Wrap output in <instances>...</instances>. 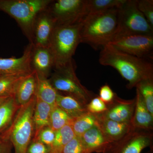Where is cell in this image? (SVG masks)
I'll list each match as a JSON object with an SVG mask.
<instances>
[{
  "label": "cell",
  "mask_w": 153,
  "mask_h": 153,
  "mask_svg": "<svg viewBox=\"0 0 153 153\" xmlns=\"http://www.w3.org/2000/svg\"><path fill=\"white\" fill-rule=\"evenodd\" d=\"M99 63L112 67L128 82L127 88L136 87L141 81L153 78V65L148 59L139 58L107 44L101 49Z\"/></svg>",
  "instance_id": "6da1fadb"
},
{
  "label": "cell",
  "mask_w": 153,
  "mask_h": 153,
  "mask_svg": "<svg viewBox=\"0 0 153 153\" xmlns=\"http://www.w3.org/2000/svg\"><path fill=\"white\" fill-rule=\"evenodd\" d=\"M118 8L89 14L82 20L81 43L94 49L102 48L115 37L118 29Z\"/></svg>",
  "instance_id": "7a4b0ae2"
},
{
  "label": "cell",
  "mask_w": 153,
  "mask_h": 153,
  "mask_svg": "<svg viewBox=\"0 0 153 153\" xmlns=\"http://www.w3.org/2000/svg\"><path fill=\"white\" fill-rule=\"evenodd\" d=\"M82 22L72 25H57L53 32L49 48L55 61V68L65 66L73 61L80 41Z\"/></svg>",
  "instance_id": "3957f363"
},
{
  "label": "cell",
  "mask_w": 153,
  "mask_h": 153,
  "mask_svg": "<svg viewBox=\"0 0 153 153\" xmlns=\"http://www.w3.org/2000/svg\"><path fill=\"white\" fill-rule=\"evenodd\" d=\"M52 0H0V10L16 20L30 43L33 39L34 22L38 14Z\"/></svg>",
  "instance_id": "277c9868"
},
{
  "label": "cell",
  "mask_w": 153,
  "mask_h": 153,
  "mask_svg": "<svg viewBox=\"0 0 153 153\" xmlns=\"http://www.w3.org/2000/svg\"><path fill=\"white\" fill-rule=\"evenodd\" d=\"M36 103V96L28 103L20 106L13 122L6 130L15 153H26L34 134L33 114Z\"/></svg>",
  "instance_id": "5b68a950"
},
{
  "label": "cell",
  "mask_w": 153,
  "mask_h": 153,
  "mask_svg": "<svg viewBox=\"0 0 153 153\" xmlns=\"http://www.w3.org/2000/svg\"><path fill=\"white\" fill-rule=\"evenodd\" d=\"M73 61L54 69L49 79L57 92L74 97L84 105H86L93 98V94L81 84L75 73Z\"/></svg>",
  "instance_id": "8992f818"
},
{
  "label": "cell",
  "mask_w": 153,
  "mask_h": 153,
  "mask_svg": "<svg viewBox=\"0 0 153 153\" xmlns=\"http://www.w3.org/2000/svg\"><path fill=\"white\" fill-rule=\"evenodd\" d=\"M135 34L153 35V28L138 8L137 0H126L118 8V29L115 38Z\"/></svg>",
  "instance_id": "52a82bcc"
},
{
  "label": "cell",
  "mask_w": 153,
  "mask_h": 153,
  "mask_svg": "<svg viewBox=\"0 0 153 153\" xmlns=\"http://www.w3.org/2000/svg\"><path fill=\"white\" fill-rule=\"evenodd\" d=\"M86 0H52L47 10L56 26L82 22L85 15Z\"/></svg>",
  "instance_id": "ba28073f"
},
{
  "label": "cell",
  "mask_w": 153,
  "mask_h": 153,
  "mask_svg": "<svg viewBox=\"0 0 153 153\" xmlns=\"http://www.w3.org/2000/svg\"><path fill=\"white\" fill-rule=\"evenodd\" d=\"M116 49L139 58H152L153 35H125L116 37L109 44Z\"/></svg>",
  "instance_id": "9c48e42d"
},
{
  "label": "cell",
  "mask_w": 153,
  "mask_h": 153,
  "mask_svg": "<svg viewBox=\"0 0 153 153\" xmlns=\"http://www.w3.org/2000/svg\"><path fill=\"white\" fill-rule=\"evenodd\" d=\"M56 25L47 8L40 13L35 20L31 44L35 47H49Z\"/></svg>",
  "instance_id": "30bf717a"
},
{
  "label": "cell",
  "mask_w": 153,
  "mask_h": 153,
  "mask_svg": "<svg viewBox=\"0 0 153 153\" xmlns=\"http://www.w3.org/2000/svg\"><path fill=\"white\" fill-rule=\"evenodd\" d=\"M33 45L29 43L23 55L19 58H0V74H28L33 71L31 57Z\"/></svg>",
  "instance_id": "8fae6325"
},
{
  "label": "cell",
  "mask_w": 153,
  "mask_h": 153,
  "mask_svg": "<svg viewBox=\"0 0 153 153\" xmlns=\"http://www.w3.org/2000/svg\"><path fill=\"white\" fill-rule=\"evenodd\" d=\"M106 105V111L100 114L102 116L118 122H131L134 111L135 99L123 100L116 95L113 101Z\"/></svg>",
  "instance_id": "7c38bea8"
},
{
  "label": "cell",
  "mask_w": 153,
  "mask_h": 153,
  "mask_svg": "<svg viewBox=\"0 0 153 153\" xmlns=\"http://www.w3.org/2000/svg\"><path fill=\"white\" fill-rule=\"evenodd\" d=\"M152 139L151 131L134 128L118 140L123 145L120 153H141L143 149L151 145Z\"/></svg>",
  "instance_id": "4fadbf2b"
},
{
  "label": "cell",
  "mask_w": 153,
  "mask_h": 153,
  "mask_svg": "<svg viewBox=\"0 0 153 153\" xmlns=\"http://www.w3.org/2000/svg\"><path fill=\"white\" fill-rule=\"evenodd\" d=\"M31 67L40 77L48 78L55 68V61L49 47H35L33 46Z\"/></svg>",
  "instance_id": "5bb4252c"
},
{
  "label": "cell",
  "mask_w": 153,
  "mask_h": 153,
  "mask_svg": "<svg viewBox=\"0 0 153 153\" xmlns=\"http://www.w3.org/2000/svg\"><path fill=\"white\" fill-rule=\"evenodd\" d=\"M95 115L97 119V124L111 143L119 140L134 128L131 122H118L108 119L100 114H95Z\"/></svg>",
  "instance_id": "9a60e30c"
},
{
  "label": "cell",
  "mask_w": 153,
  "mask_h": 153,
  "mask_svg": "<svg viewBox=\"0 0 153 153\" xmlns=\"http://www.w3.org/2000/svg\"><path fill=\"white\" fill-rule=\"evenodd\" d=\"M134 128L151 131L153 129V116L148 110L139 91L136 88L135 106L131 121Z\"/></svg>",
  "instance_id": "2e32d148"
},
{
  "label": "cell",
  "mask_w": 153,
  "mask_h": 153,
  "mask_svg": "<svg viewBox=\"0 0 153 153\" xmlns=\"http://www.w3.org/2000/svg\"><path fill=\"white\" fill-rule=\"evenodd\" d=\"M37 76L33 71L25 76L20 82L14 97L20 106L25 105L36 96Z\"/></svg>",
  "instance_id": "e0dca14e"
},
{
  "label": "cell",
  "mask_w": 153,
  "mask_h": 153,
  "mask_svg": "<svg viewBox=\"0 0 153 153\" xmlns=\"http://www.w3.org/2000/svg\"><path fill=\"white\" fill-rule=\"evenodd\" d=\"M85 152L96 149L111 143L102 131L97 123L80 137Z\"/></svg>",
  "instance_id": "ac0fdd59"
},
{
  "label": "cell",
  "mask_w": 153,
  "mask_h": 153,
  "mask_svg": "<svg viewBox=\"0 0 153 153\" xmlns=\"http://www.w3.org/2000/svg\"><path fill=\"white\" fill-rule=\"evenodd\" d=\"M56 105L74 119L88 112L86 105L70 96L58 92Z\"/></svg>",
  "instance_id": "d6986e66"
},
{
  "label": "cell",
  "mask_w": 153,
  "mask_h": 153,
  "mask_svg": "<svg viewBox=\"0 0 153 153\" xmlns=\"http://www.w3.org/2000/svg\"><path fill=\"white\" fill-rule=\"evenodd\" d=\"M52 108V106L36 96V106L33 114L35 127L34 137L42 129L50 126V114Z\"/></svg>",
  "instance_id": "ffe728a7"
},
{
  "label": "cell",
  "mask_w": 153,
  "mask_h": 153,
  "mask_svg": "<svg viewBox=\"0 0 153 153\" xmlns=\"http://www.w3.org/2000/svg\"><path fill=\"white\" fill-rule=\"evenodd\" d=\"M20 106L14 97H10L0 105V134L11 125Z\"/></svg>",
  "instance_id": "44dd1931"
},
{
  "label": "cell",
  "mask_w": 153,
  "mask_h": 153,
  "mask_svg": "<svg viewBox=\"0 0 153 153\" xmlns=\"http://www.w3.org/2000/svg\"><path fill=\"white\" fill-rule=\"evenodd\" d=\"M36 76V96L51 106H55L58 92L53 87L48 78L40 77L37 74Z\"/></svg>",
  "instance_id": "7402d4cb"
},
{
  "label": "cell",
  "mask_w": 153,
  "mask_h": 153,
  "mask_svg": "<svg viewBox=\"0 0 153 153\" xmlns=\"http://www.w3.org/2000/svg\"><path fill=\"white\" fill-rule=\"evenodd\" d=\"M28 74H0V97H14L19 83Z\"/></svg>",
  "instance_id": "603a6c76"
},
{
  "label": "cell",
  "mask_w": 153,
  "mask_h": 153,
  "mask_svg": "<svg viewBox=\"0 0 153 153\" xmlns=\"http://www.w3.org/2000/svg\"><path fill=\"white\" fill-rule=\"evenodd\" d=\"M75 136L71 124H68L55 131L50 153H62L63 148Z\"/></svg>",
  "instance_id": "cb8c5ba5"
},
{
  "label": "cell",
  "mask_w": 153,
  "mask_h": 153,
  "mask_svg": "<svg viewBox=\"0 0 153 153\" xmlns=\"http://www.w3.org/2000/svg\"><path fill=\"white\" fill-rule=\"evenodd\" d=\"M126 0H86L85 16L89 14L119 8Z\"/></svg>",
  "instance_id": "d4e9b609"
},
{
  "label": "cell",
  "mask_w": 153,
  "mask_h": 153,
  "mask_svg": "<svg viewBox=\"0 0 153 153\" xmlns=\"http://www.w3.org/2000/svg\"><path fill=\"white\" fill-rule=\"evenodd\" d=\"M97 123L95 114L88 112L74 119L72 125L75 136L80 137Z\"/></svg>",
  "instance_id": "484cf974"
},
{
  "label": "cell",
  "mask_w": 153,
  "mask_h": 153,
  "mask_svg": "<svg viewBox=\"0 0 153 153\" xmlns=\"http://www.w3.org/2000/svg\"><path fill=\"white\" fill-rule=\"evenodd\" d=\"M73 119L57 105L52 107L50 117V127L55 131L68 124L72 125Z\"/></svg>",
  "instance_id": "4316f807"
},
{
  "label": "cell",
  "mask_w": 153,
  "mask_h": 153,
  "mask_svg": "<svg viewBox=\"0 0 153 153\" xmlns=\"http://www.w3.org/2000/svg\"><path fill=\"white\" fill-rule=\"evenodd\" d=\"M136 87L142 97L148 110L153 116V78L141 81Z\"/></svg>",
  "instance_id": "83f0119b"
},
{
  "label": "cell",
  "mask_w": 153,
  "mask_h": 153,
  "mask_svg": "<svg viewBox=\"0 0 153 153\" xmlns=\"http://www.w3.org/2000/svg\"><path fill=\"white\" fill-rule=\"evenodd\" d=\"M138 8L153 28V0H137Z\"/></svg>",
  "instance_id": "f1b7e54d"
},
{
  "label": "cell",
  "mask_w": 153,
  "mask_h": 153,
  "mask_svg": "<svg viewBox=\"0 0 153 153\" xmlns=\"http://www.w3.org/2000/svg\"><path fill=\"white\" fill-rule=\"evenodd\" d=\"M55 131L50 126L46 127L41 130L33 140H36L51 147L54 142Z\"/></svg>",
  "instance_id": "f546056e"
},
{
  "label": "cell",
  "mask_w": 153,
  "mask_h": 153,
  "mask_svg": "<svg viewBox=\"0 0 153 153\" xmlns=\"http://www.w3.org/2000/svg\"><path fill=\"white\" fill-rule=\"evenodd\" d=\"M86 107L88 112L95 114H100L107 109V105L98 97L92 98L86 105Z\"/></svg>",
  "instance_id": "4dcf8cb0"
},
{
  "label": "cell",
  "mask_w": 153,
  "mask_h": 153,
  "mask_svg": "<svg viewBox=\"0 0 153 153\" xmlns=\"http://www.w3.org/2000/svg\"><path fill=\"white\" fill-rule=\"evenodd\" d=\"M80 137L75 136L63 148L62 153H85Z\"/></svg>",
  "instance_id": "1f68e13d"
},
{
  "label": "cell",
  "mask_w": 153,
  "mask_h": 153,
  "mask_svg": "<svg viewBox=\"0 0 153 153\" xmlns=\"http://www.w3.org/2000/svg\"><path fill=\"white\" fill-rule=\"evenodd\" d=\"M51 147L43 143L36 140H32L28 146L26 153H50Z\"/></svg>",
  "instance_id": "d6a6232c"
},
{
  "label": "cell",
  "mask_w": 153,
  "mask_h": 153,
  "mask_svg": "<svg viewBox=\"0 0 153 153\" xmlns=\"http://www.w3.org/2000/svg\"><path fill=\"white\" fill-rule=\"evenodd\" d=\"M116 94L108 84L102 85L99 91V97L106 104L113 101Z\"/></svg>",
  "instance_id": "836d02e7"
},
{
  "label": "cell",
  "mask_w": 153,
  "mask_h": 153,
  "mask_svg": "<svg viewBox=\"0 0 153 153\" xmlns=\"http://www.w3.org/2000/svg\"><path fill=\"white\" fill-rule=\"evenodd\" d=\"M13 147L6 131L0 134V153H11Z\"/></svg>",
  "instance_id": "e575fe53"
},
{
  "label": "cell",
  "mask_w": 153,
  "mask_h": 153,
  "mask_svg": "<svg viewBox=\"0 0 153 153\" xmlns=\"http://www.w3.org/2000/svg\"><path fill=\"white\" fill-rule=\"evenodd\" d=\"M9 97H0V105L4 102V101H5Z\"/></svg>",
  "instance_id": "d590c367"
}]
</instances>
